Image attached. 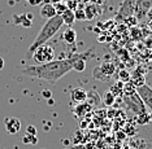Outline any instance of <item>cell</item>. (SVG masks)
Returning <instances> with one entry per match:
<instances>
[{
  "label": "cell",
  "instance_id": "29",
  "mask_svg": "<svg viewBox=\"0 0 152 149\" xmlns=\"http://www.w3.org/2000/svg\"><path fill=\"white\" fill-rule=\"evenodd\" d=\"M26 135H31V136H37V130L34 126H29L26 129Z\"/></svg>",
  "mask_w": 152,
  "mask_h": 149
},
{
  "label": "cell",
  "instance_id": "30",
  "mask_svg": "<svg viewBox=\"0 0 152 149\" xmlns=\"http://www.w3.org/2000/svg\"><path fill=\"white\" fill-rule=\"evenodd\" d=\"M26 1L29 3V4L31 5V7H38V5H40V4H42V1H43V0H26Z\"/></svg>",
  "mask_w": 152,
  "mask_h": 149
},
{
  "label": "cell",
  "instance_id": "12",
  "mask_svg": "<svg viewBox=\"0 0 152 149\" xmlns=\"http://www.w3.org/2000/svg\"><path fill=\"white\" fill-rule=\"evenodd\" d=\"M33 15L31 13H27V15H15L13 21L15 23H18L22 27H31L33 25Z\"/></svg>",
  "mask_w": 152,
  "mask_h": 149
},
{
  "label": "cell",
  "instance_id": "3",
  "mask_svg": "<svg viewBox=\"0 0 152 149\" xmlns=\"http://www.w3.org/2000/svg\"><path fill=\"white\" fill-rule=\"evenodd\" d=\"M122 97H124V104H125L126 109L130 110L133 114L139 116V114L147 112L143 101H142V99L139 97V95L137 92L131 93V95H122Z\"/></svg>",
  "mask_w": 152,
  "mask_h": 149
},
{
  "label": "cell",
  "instance_id": "14",
  "mask_svg": "<svg viewBox=\"0 0 152 149\" xmlns=\"http://www.w3.org/2000/svg\"><path fill=\"white\" fill-rule=\"evenodd\" d=\"M130 82L133 83V86L135 88H139L142 87L143 84H146V82H144V74L142 73L140 69H137L135 71L131 74V77H130Z\"/></svg>",
  "mask_w": 152,
  "mask_h": 149
},
{
  "label": "cell",
  "instance_id": "16",
  "mask_svg": "<svg viewBox=\"0 0 152 149\" xmlns=\"http://www.w3.org/2000/svg\"><path fill=\"white\" fill-rule=\"evenodd\" d=\"M60 17H61V20H63V23H65V25H68V26H72L75 22L74 10H72V9H69V8L65 10V12Z\"/></svg>",
  "mask_w": 152,
  "mask_h": 149
},
{
  "label": "cell",
  "instance_id": "25",
  "mask_svg": "<svg viewBox=\"0 0 152 149\" xmlns=\"http://www.w3.org/2000/svg\"><path fill=\"white\" fill-rule=\"evenodd\" d=\"M74 17L78 21H86V15H85V8H77L74 12Z\"/></svg>",
  "mask_w": 152,
  "mask_h": 149
},
{
  "label": "cell",
  "instance_id": "7",
  "mask_svg": "<svg viewBox=\"0 0 152 149\" xmlns=\"http://www.w3.org/2000/svg\"><path fill=\"white\" fill-rule=\"evenodd\" d=\"M137 93L142 99L144 106L152 112V87H150L148 84H143L142 87L137 88Z\"/></svg>",
  "mask_w": 152,
  "mask_h": 149
},
{
  "label": "cell",
  "instance_id": "34",
  "mask_svg": "<svg viewBox=\"0 0 152 149\" xmlns=\"http://www.w3.org/2000/svg\"><path fill=\"white\" fill-rule=\"evenodd\" d=\"M150 122H151V123H152V112H151V113H150Z\"/></svg>",
  "mask_w": 152,
  "mask_h": 149
},
{
  "label": "cell",
  "instance_id": "11",
  "mask_svg": "<svg viewBox=\"0 0 152 149\" xmlns=\"http://www.w3.org/2000/svg\"><path fill=\"white\" fill-rule=\"evenodd\" d=\"M70 97L74 102H78V104H82V102H86L87 101V92L85 91L82 87H77V88H73L70 92Z\"/></svg>",
  "mask_w": 152,
  "mask_h": 149
},
{
  "label": "cell",
  "instance_id": "28",
  "mask_svg": "<svg viewBox=\"0 0 152 149\" xmlns=\"http://www.w3.org/2000/svg\"><path fill=\"white\" fill-rule=\"evenodd\" d=\"M124 22H126L127 25H137L138 23V20H137V17L135 16H130V17H127L126 20H124Z\"/></svg>",
  "mask_w": 152,
  "mask_h": 149
},
{
  "label": "cell",
  "instance_id": "20",
  "mask_svg": "<svg viewBox=\"0 0 152 149\" xmlns=\"http://www.w3.org/2000/svg\"><path fill=\"white\" fill-rule=\"evenodd\" d=\"M130 77H131V74L129 73V70H126V69H121L120 73H118V78H117V81L121 82V83H127V82H130Z\"/></svg>",
  "mask_w": 152,
  "mask_h": 149
},
{
  "label": "cell",
  "instance_id": "24",
  "mask_svg": "<svg viewBox=\"0 0 152 149\" xmlns=\"http://www.w3.org/2000/svg\"><path fill=\"white\" fill-rule=\"evenodd\" d=\"M55 9H56V15L57 16H61L65 10L68 9V5H65L64 3H56V4H53Z\"/></svg>",
  "mask_w": 152,
  "mask_h": 149
},
{
  "label": "cell",
  "instance_id": "1",
  "mask_svg": "<svg viewBox=\"0 0 152 149\" xmlns=\"http://www.w3.org/2000/svg\"><path fill=\"white\" fill-rule=\"evenodd\" d=\"M72 70H73V66H72L70 58H61V60H53L43 65H30V66L23 68L21 73L27 77L43 79L50 83H56Z\"/></svg>",
  "mask_w": 152,
  "mask_h": 149
},
{
  "label": "cell",
  "instance_id": "26",
  "mask_svg": "<svg viewBox=\"0 0 152 149\" xmlns=\"http://www.w3.org/2000/svg\"><path fill=\"white\" fill-rule=\"evenodd\" d=\"M122 132L125 135H135L137 131H135V127H134V126H130L129 123H126L125 127L122 129Z\"/></svg>",
  "mask_w": 152,
  "mask_h": 149
},
{
  "label": "cell",
  "instance_id": "33",
  "mask_svg": "<svg viewBox=\"0 0 152 149\" xmlns=\"http://www.w3.org/2000/svg\"><path fill=\"white\" fill-rule=\"evenodd\" d=\"M147 18L148 20H150L151 21V22H152V7H151V8H150V10H148V12H147Z\"/></svg>",
  "mask_w": 152,
  "mask_h": 149
},
{
  "label": "cell",
  "instance_id": "10",
  "mask_svg": "<svg viewBox=\"0 0 152 149\" xmlns=\"http://www.w3.org/2000/svg\"><path fill=\"white\" fill-rule=\"evenodd\" d=\"M90 52H86V53H81V55H75V56L70 57L72 61V66H73V70L75 71H83L86 69V57Z\"/></svg>",
  "mask_w": 152,
  "mask_h": 149
},
{
  "label": "cell",
  "instance_id": "8",
  "mask_svg": "<svg viewBox=\"0 0 152 149\" xmlns=\"http://www.w3.org/2000/svg\"><path fill=\"white\" fill-rule=\"evenodd\" d=\"M152 7V0H137L135 1V10H134V16L139 21L147 16V12Z\"/></svg>",
  "mask_w": 152,
  "mask_h": 149
},
{
  "label": "cell",
  "instance_id": "9",
  "mask_svg": "<svg viewBox=\"0 0 152 149\" xmlns=\"http://www.w3.org/2000/svg\"><path fill=\"white\" fill-rule=\"evenodd\" d=\"M4 123H5L7 132L11 135L18 134L20 130H21V121L18 118H16V117H8V118H5Z\"/></svg>",
  "mask_w": 152,
  "mask_h": 149
},
{
  "label": "cell",
  "instance_id": "2",
  "mask_svg": "<svg viewBox=\"0 0 152 149\" xmlns=\"http://www.w3.org/2000/svg\"><path fill=\"white\" fill-rule=\"evenodd\" d=\"M63 20H61L60 16H56L53 17V18L48 20L44 22V25L42 26V29L39 30V33L37 34L35 39L31 44H30L29 49L26 52V57L27 58H31L33 53L35 52V49L38 47L43 46V44H46L48 40L51 39L52 36H55V34L58 33V30L61 29V26H63Z\"/></svg>",
  "mask_w": 152,
  "mask_h": 149
},
{
  "label": "cell",
  "instance_id": "32",
  "mask_svg": "<svg viewBox=\"0 0 152 149\" xmlns=\"http://www.w3.org/2000/svg\"><path fill=\"white\" fill-rule=\"evenodd\" d=\"M4 65H5L4 58H3L1 56H0V70H3V69H4Z\"/></svg>",
  "mask_w": 152,
  "mask_h": 149
},
{
  "label": "cell",
  "instance_id": "13",
  "mask_svg": "<svg viewBox=\"0 0 152 149\" xmlns=\"http://www.w3.org/2000/svg\"><path fill=\"white\" fill-rule=\"evenodd\" d=\"M56 9H55V7L53 4H44L42 8H40V17L42 18H44L46 21L48 20H51V18H53V17H56Z\"/></svg>",
  "mask_w": 152,
  "mask_h": 149
},
{
  "label": "cell",
  "instance_id": "21",
  "mask_svg": "<svg viewBox=\"0 0 152 149\" xmlns=\"http://www.w3.org/2000/svg\"><path fill=\"white\" fill-rule=\"evenodd\" d=\"M122 88H124V83H121V82L117 81L115 84H113L112 87H110L109 91L112 92L113 95H115L116 97H117V96H122Z\"/></svg>",
  "mask_w": 152,
  "mask_h": 149
},
{
  "label": "cell",
  "instance_id": "18",
  "mask_svg": "<svg viewBox=\"0 0 152 149\" xmlns=\"http://www.w3.org/2000/svg\"><path fill=\"white\" fill-rule=\"evenodd\" d=\"M85 15H86V20H94L98 16V10H96L95 5H87L85 8Z\"/></svg>",
  "mask_w": 152,
  "mask_h": 149
},
{
  "label": "cell",
  "instance_id": "19",
  "mask_svg": "<svg viewBox=\"0 0 152 149\" xmlns=\"http://www.w3.org/2000/svg\"><path fill=\"white\" fill-rule=\"evenodd\" d=\"M88 110H91V105L87 102H82V104H79V105L75 108L74 110V113L75 114H79V116H85V113H87Z\"/></svg>",
  "mask_w": 152,
  "mask_h": 149
},
{
  "label": "cell",
  "instance_id": "4",
  "mask_svg": "<svg viewBox=\"0 0 152 149\" xmlns=\"http://www.w3.org/2000/svg\"><path fill=\"white\" fill-rule=\"evenodd\" d=\"M31 58L35 61L37 65H43L47 62H51L55 60V49L50 44H43V46L38 47L35 52L33 53Z\"/></svg>",
  "mask_w": 152,
  "mask_h": 149
},
{
  "label": "cell",
  "instance_id": "27",
  "mask_svg": "<svg viewBox=\"0 0 152 149\" xmlns=\"http://www.w3.org/2000/svg\"><path fill=\"white\" fill-rule=\"evenodd\" d=\"M23 143H25V144H37L38 143V139H37V136L25 135V136H23Z\"/></svg>",
  "mask_w": 152,
  "mask_h": 149
},
{
  "label": "cell",
  "instance_id": "6",
  "mask_svg": "<svg viewBox=\"0 0 152 149\" xmlns=\"http://www.w3.org/2000/svg\"><path fill=\"white\" fill-rule=\"evenodd\" d=\"M135 1L137 0H124V1L120 4V9H118V12H117V17L121 20H126L127 17L134 16Z\"/></svg>",
  "mask_w": 152,
  "mask_h": 149
},
{
  "label": "cell",
  "instance_id": "15",
  "mask_svg": "<svg viewBox=\"0 0 152 149\" xmlns=\"http://www.w3.org/2000/svg\"><path fill=\"white\" fill-rule=\"evenodd\" d=\"M63 39L66 44H74L75 40H77V31L72 29V27H68L63 34Z\"/></svg>",
  "mask_w": 152,
  "mask_h": 149
},
{
  "label": "cell",
  "instance_id": "5",
  "mask_svg": "<svg viewBox=\"0 0 152 149\" xmlns=\"http://www.w3.org/2000/svg\"><path fill=\"white\" fill-rule=\"evenodd\" d=\"M116 71V66L112 64V62H103V64H100L99 66H96L94 69V71H92V75H94V78L96 81H102V82H108L110 78L113 77V74H115Z\"/></svg>",
  "mask_w": 152,
  "mask_h": 149
},
{
  "label": "cell",
  "instance_id": "22",
  "mask_svg": "<svg viewBox=\"0 0 152 149\" xmlns=\"http://www.w3.org/2000/svg\"><path fill=\"white\" fill-rule=\"evenodd\" d=\"M137 92V88L133 86L131 82L124 83V88H122V95H131V93Z\"/></svg>",
  "mask_w": 152,
  "mask_h": 149
},
{
  "label": "cell",
  "instance_id": "23",
  "mask_svg": "<svg viewBox=\"0 0 152 149\" xmlns=\"http://www.w3.org/2000/svg\"><path fill=\"white\" fill-rule=\"evenodd\" d=\"M137 123L138 124H147L150 123V113H142L137 116Z\"/></svg>",
  "mask_w": 152,
  "mask_h": 149
},
{
  "label": "cell",
  "instance_id": "31",
  "mask_svg": "<svg viewBox=\"0 0 152 149\" xmlns=\"http://www.w3.org/2000/svg\"><path fill=\"white\" fill-rule=\"evenodd\" d=\"M42 96H43L44 99H51L52 93H51V91H43V92H42Z\"/></svg>",
  "mask_w": 152,
  "mask_h": 149
},
{
  "label": "cell",
  "instance_id": "17",
  "mask_svg": "<svg viewBox=\"0 0 152 149\" xmlns=\"http://www.w3.org/2000/svg\"><path fill=\"white\" fill-rule=\"evenodd\" d=\"M115 101H116V96L113 95L109 89L108 91H105L104 95H103V104H104L105 106H108V108H110V106L115 104Z\"/></svg>",
  "mask_w": 152,
  "mask_h": 149
}]
</instances>
